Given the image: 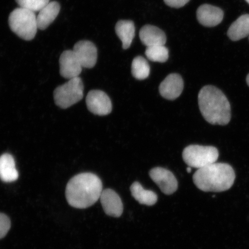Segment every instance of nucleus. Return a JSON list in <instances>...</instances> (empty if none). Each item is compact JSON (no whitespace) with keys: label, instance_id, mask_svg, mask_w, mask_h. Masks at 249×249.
Segmentation results:
<instances>
[{"label":"nucleus","instance_id":"obj_9","mask_svg":"<svg viewBox=\"0 0 249 249\" xmlns=\"http://www.w3.org/2000/svg\"><path fill=\"white\" fill-rule=\"evenodd\" d=\"M83 68L95 67L98 58L96 46L89 40H80L76 43L73 50Z\"/></svg>","mask_w":249,"mask_h":249},{"label":"nucleus","instance_id":"obj_10","mask_svg":"<svg viewBox=\"0 0 249 249\" xmlns=\"http://www.w3.org/2000/svg\"><path fill=\"white\" fill-rule=\"evenodd\" d=\"M60 73L65 79H71L79 77L82 66L73 51H64L60 58Z\"/></svg>","mask_w":249,"mask_h":249},{"label":"nucleus","instance_id":"obj_16","mask_svg":"<svg viewBox=\"0 0 249 249\" xmlns=\"http://www.w3.org/2000/svg\"><path fill=\"white\" fill-rule=\"evenodd\" d=\"M18 177L13 157L9 154L2 155L0 157V179L4 182H12L17 180Z\"/></svg>","mask_w":249,"mask_h":249},{"label":"nucleus","instance_id":"obj_15","mask_svg":"<svg viewBox=\"0 0 249 249\" xmlns=\"http://www.w3.org/2000/svg\"><path fill=\"white\" fill-rule=\"evenodd\" d=\"M60 5L57 1H51L39 12L36 20L38 29L44 30L51 25L60 11Z\"/></svg>","mask_w":249,"mask_h":249},{"label":"nucleus","instance_id":"obj_1","mask_svg":"<svg viewBox=\"0 0 249 249\" xmlns=\"http://www.w3.org/2000/svg\"><path fill=\"white\" fill-rule=\"evenodd\" d=\"M102 191L101 179L94 174L84 173L70 180L65 194L71 206L85 209L92 206L100 198Z\"/></svg>","mask_w":249,"mask_h":249},{"label":"nucleus","instance_id":"obj_18","mask_svg":"<svg viewBox=\"0 0 249 249\" xmlns=\"http://www.w3.org/2000/svg\"><path fill=\"white\" fill-rule=\"evenodd\" d=\"M117 35L123 42V48L127 49L131 45L135 36V24L131 20H120L116 26Z\"/></svg>","mask_w":249,"mask_h":249},{"label":"nucleus","instance_id":"obj_3","mask_svg":"<svg viewBox=\"0 0 249 249\" xmlns=\"http://www.w3.org/2000/svg\"><path fill=\"white\" fill-rule=\"evenodd\" d=\"M193 179L195 185L202 191L222 192L231 188L235 174L230 164L215 162L198 169Z\"/></svg>","mask_w":249,"mask_h":249},{"label":"nucleus","instance_id":"obj_5","mask_svg":"<svg viewBox=\"0 0 249 249\" xmlns=\"http://www.w3.org/2000/svg\"><path fill=\"white\" fill-rule=\"evenodd\" d=\"M219 151L213 146L191 145L184 149L182 158L188 166L200 169L215 163Z\"/></svg>","mask_w":249,"mask_h":249},{"label":"nucleus","instance_id":"obj_11","mask_svg":"<svg viewBox=\"0 0 249 249\" xmlns=\"http://www.w3.org/2000/svg\"><path fill=\"white\" fill-rule=\"evenodd\" d=\"M159 89L161 96L168 100L178 98L183 89L182 77L177 73L170 74L160 83Z\"/></svg>","mask_w":249,"mask_h":249},{"label":"nucleus","instance_id":"obj_7","mask_svg":"<svg viewBox=\"0 0 249 249\" xmlns=\"http://www.w3.org/2000/svg\"><path fill=\"white\" fill-rule=\"evenodd\" d=\"M86 104L89 111L98 116H107L112 111L110 98L101 90L90 91L87 96Z\"/></svg>","mask_w":249,"mask_h":249},{"label":"nucleus","instance_id":"obj_25","mask_svg":"<svg viewBox=\"0 0 249 249\" xmlns=\"http://www.w3.org/2000/svg\"><path fill=\"white\" fill-rule=\"evenodd\" d=\"M191 168L192 167H189V166L188 168H187V171H188V173H191V171H192Z\"/></svg>","mask_w":249,"mask_h":249},{"label":"nucleus","instance_id":"obj_8","mask_svg":"<svg viewBox=\"0 0 249 249\" xmlns=\"http://www.w3.org/2000/svg\"><path fill=\"white\" fill-rule=\"evenodd\" d=\"M149 174L165 195H172L178 189V181L170 171L162 167H155L149 171Z\"/></svg>","mask_w":249,"mask_h":249},{"label":"nucleus","instance_id":"obj_2","mask_svg":"<svg viewBox=\"0 0 249 249\" xmlns=\"http://www.w3.org/2000/svg\"><path fill=\"white\" fill-rule=\"evenodd\" d=\"M202 117L211 124L226 125L231 120V106L226 96L213 86L202 88L198 95Z\"/></svg>","mask_w":249,"mask_h":249},{"label":"nucleus","instance_id":"obj_14","mask_svg":"<svg viewBox=\"0 0 249 249\" xmlns=\"http://www.w3.org/2000/svg\"><path fill=\"white\" fill-rule=\"evenodd\" d=\"M140 38L147 47L165 45L167 40L163 31L152 25H145L142 28L140 31Z\"/></svg>","mask_w":249,"mask_h":249},{"label":"nucleus","instance_id":"obj_23","mask_svg":"<svg viewBox=\"0 0 249 249\" xmlns=\"http://www.w3.org/2000/svg\"><path fill=\"white\" fill-rule=\"evenodd\" d=\"M11 221L6 214L0 213V239L5 237L11 228Z\"/></svg>","mask_w":249,"mask_h":249},{"label":"nucleus","instance_id":"obj_4","mask_svg":"<svg viewBox=\"0 0 249 249\" xmlns=\"http://www.w3.org/2000/svg\"><path fill=\"white\" fill-rule=\"evenodd\" d=\"M8 23L11 30L25 40L35 38L38 29L35 12L21 7L16 8L11 12Z\"/></svg>","mask_w":249,"mask_h":249},{"label":"nucleus","instance_id":"obj_22","mask_svg":"<svg viewBox=\"0 0 249 249\" xmlns=\"http://www.w3.org/2000/svg\"><path fill=\"white\" fill-rule=\"evenodd\" d=\"M21 8L34 12H39L51 0H15Z\"/></svg>","mask_w":249,"mask_h":249},{"label":"nucleus","instance_id":"obj_19","mask_svg":"<svg viewBox=\"0 0 249 249\" xmlns=\"http://www.w3.org/2000/svg\"><path fill=\"white\" fill-rule=\"evenodd\" d=\"M130 192L134 198L140 204L152 206L158 201V196L155 192L142 188L138 182H135L130 186Z\"/></svg>","mask_w":249,"mask_h":249},{"label":"nucleus","instance_id":"obj_20","mask_svg":"<svg viewBox=\"0 0 249 249\" xmlns=\"http://www.w3.org/2000/svg\"><path fill=\"white\" fill-rule=\"evenodd\" d=\"M132 73L135 79L142 80L147 79L150 73V67L144 57L138 56L133 59L132 64Z\"/></svg>","mask_w":249,"mask_h":249},{"label":"nucleus","instance_id":"obj_6","mask_svg":"<svg viewBox=\"0 0 249 249\" xmlns=\"http://www.w3.org/2000/svg\"><path fill=\"white\" fill-rule=\"evenodd\" d=\"M83 92L82 80L79 77L73 78L54 90L55 104L61 108H69L82 100Z\"/></svg>","mask_w":249,"mask_h":249},{"label":"nucleus","instance_id":"obj_27","mask_svg":"<svg viewBox=\"0 0 249 249\" xmlns=\"http://www.w3.org/2000/svg\"><path fill=\"white\" fill-rule=\"evenodd\" d=\"M246 1H247L248 4H249V0H246Z\"/></svg>","mask_w":249,"mask_h":249},{"label":"nucleus","instance_id":"obj_17","mask_svg":"<svg viewBox=\"0 0 249 249\" xmlns=\"http://www.w3.org/2000/svg\"><path fill=\"white\" fill-rule=\"evenodd\" d=\"M227 36L233 41H237L249 36V15L239 17L230 27Z\"/></svg>","mask_w":249,"mask_h":249},{"label":"nucleus","instance_id":"obj_21","mask_svg":"<svg viewBox=\"0 0 249 249\" xmlns=\"http://www.w3.org/2000/svg\"><path fill=\"white\" fill-rule=\"evenodd\" d=\"M145 54L149 60L165 62L169 57V50L164 45L147 47Z\"/></svg>","mask_w":249,"mask_h":249},{"label":"nucleus","instance_id":"obj_24","mask_svg":"<svg viewBox=\"0 0 249 249\" xmlns=\"http://www.w3.org/2000/svg\"><path fill=\"white\" fill-rule=\"evenodd\" d=\"M190 0H164L166 5L170 7L179 8L185 6Z\"/></svg>","mask_w":249,"mask_h":249},{"label":"nucleus","instance_id":"obj_26","mask_svg":"<svg viewBox=\"0 0 249 249\" xmlns=\"http://www.w3.org/2000/svg\"><path fill=\"white\" fill-rule=\"evenodd\" d=\"M247 82L248 86L249 87V73L248 74V76L247 77Z\"/></svg>","mask_w":249,"mask_h":249},{"label":"nucleus","instance_id":"obj_13","mask_svg":"<svg viewBox=\"0 0 249 249\" xmlns=\"http://www.w3.org/2000/svg\"><path fill=\"white\" fill-rule=\"evenodd\" d=\"M224 12L219 8L210 4L200 6L197 11V20L205 27H214L222 22Z\"/></svg>","mask_w":249,"mask_h":249},{"label":"nucleus","instance_id":"obj_12","mask_svg":"<svg viewBox=\"0 0 249 249\" xmlns=\"http://www.w3.org/2000/svg\"><path fill=\"white\" fill-rule=\"evenodd\" d=\"M100 200L106 214L108 216L119 217L123 213L122 200L117 193L110 189L102 191Z\"/></svg>","mask_w":249,"mask_h":249}]
</instances>
